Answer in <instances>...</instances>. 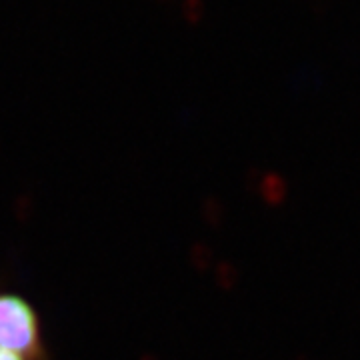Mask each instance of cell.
Segmentation results:
<instances>
[{
	"label": "cell",
	"instance_id": "1",
	"mask_svg": "<svg viewBox=\"0 0 360 360\" xmlns=\"http://www.w3.org/2000/svg\"><path fill=\"white\" fill-rule=\"evenodd\" d=\"M0 348L25 360H52L42 319L22 295L0 290Z\"/></svg>",
	"mask_w": 360,
	"mask_h": 360
},
{
	"label": "cell",
	"instance_id": "2",
	"mask_svg": "<svg viewBox=\"0 0 360 360\" xmlns=\"http://www.w3.org/2000/svg\"><path fill=\"white\" fill-rule=\"evenodd\" d=\"M0 360H25V359H20L18 354H14V352H11V350L0 348Z\"/></svg>",
	"mask_w": 360,
	"mask_h": 360
}]
</instances>
